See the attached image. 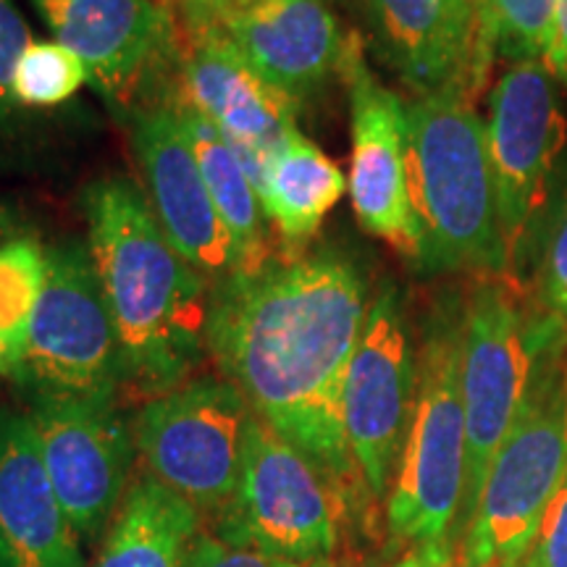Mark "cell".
Instances as JSON below:
<instances>
[{
  "mask_svg": "<svg viewBox=\"0 0 567 567\" xmlns=\"http://www.w3.org/2000/svg\"><path fill=\"white\" fill-rule=\"evenodd\" d=\"M344 189L347 179L337 163L297 130L274 155L258 197L287 250H305Z\"/></svg>",
  "mask_w": 567,
  "mask_h": 567,
  "instance_id": "cell-22",
  "label": "cell"
},
{
  "mask_svg": "<svg viewBox=\"0 0 567 567\" xmlns=\"http://www.w3.org/2000/svg\"><path fill=\"white\" fill-rule=\"evenodd\" d=\"M231 3H239V0H216V11H213V17H216L218 11L226 9V6H231ZM213 17H208V19H213Z\"/></svg>",
  "mask_w": 567,
  "mask_h": 567,
  "instance_id": "cell-36",
  "label": "cell"
},
{
  "mask_svg": "<svg viewBox=\"0 0 567 567\" xmlns=\"http://www.w3.org/2000/svg\"><path fill=\"white\" fill-rule=\"evenodd\" d=\"M13 384L24 396L122 402V347L92 255L80 239L45 247V284Z\"/></svg>",
  "mask_w": 567,
  "mask_h": 567,
  "instance_id": "cell-10",
  "label": "cell"
},
{
  "mask_svg": "<svg viewBox=\"0 0 567 567\" xmlns=\"http://www.w3.org/2000/svg\"><path fill=\"white\" fill-rule=\"evenodd\" d=\"M467 87L408 103V193L417 271H502L486 122Z\"/></svg>",
  "mask_w": 567,
  "mask_h": 567,
  "instance_id": "cell-3",
  "label": "cell"
},
{
  "mask_svg": "<svg viewBox=\"0 0 567 567\" xmlns=\"http://www.w3.org/2000/svg\"><path fill=\"white\" fill-rule=\"evenodd\" d=\"M243 59L295 103L339 74L347 38L326 0H239L213 17Z\"/></svg>",
  "mask_w": 567,
  "mask_h": 567,
  "instance_id": "cell-17",
  "label": "cell"
},
{
  "mask_svg": "<svg viewBox=\"0 0 567 567\" xmlns=\"http://www.w3.org/2000/svg\"><path fill=\"white\" fill-rule=\"evenodd\" d=\"M559 323L530 297L523 276L473 274L463 289L465 488L455 544L476 513L492 460L520 415L538 358Z\"/></svg>",
  "mask_w": 567,
  "mask_h": 567,
  "instance_id": "cell-4",
  "label": "cell"
},
{
  "mask_svg": "<svg viewBox=\"0 0 567 567\" xmlns=\"http://www.w3.org/2000/svg\"><path fill=\"white\" fill-rule=\"evenodd\" d=\"M352 496L252 413L237 492L205 530L237 549L321 563L342 547Z\"/></svg>",
  "mask_w": 567,
  "mask_h": 567,
  "instance_id": "cell-7",
  "label": "cell"
},
{
  "mask_svg": "<svg viewBox=\"0 0 567 567\" xmlns=\"http://www.w3.org/2000/svg\"><path fill=\"white\" fill-rule=\"evenodd\" d=\"M446 9H450L452 17L463 30H467L473 34V40H476V32H473V13H471V3L467 0H444Z\"/></svg>",
  "mask_w": 567,
  "mask_h": 567,
  "instance_id": "cell-34",
  "label": "cell"
},
{
  "mask_svg": "<svg viewBox=\"0 0 567 567\" xmlns=\"http://www.w3.org/2000/svg\"><path fill=\"white\" fill-rule=\"evenodd\" d=\"M463 488V292H446L423 323L413 421L384 505L389 538L405 549L455 542Z\"/></svg>",
  "mask_w": 567,
  "mask_h": 567,
  "instance_id": "cell-5",
  "label": "cell"
},
{
  "mask_svg": "<svg viewBox=\"0 0 567 567\" xmlns=\"http://www.w3.org/2000/svg\"><path fill=\"white\" fill-rule=\"evenodd\" d=\"M250 421L252 410L237 386L218 373L193 375L134 413L142 473L193 505L205 526L237 492Z\"/></svg>",
  "mask_w": 567,
  "mask_h": 567,
  "instance_id": "cell-9",
  "label": "cell"
},
{
  "mask_svg": "<svg viewBox=\"0 0 567 567\" xmlns=\"http://www.w3.org/2000/svg\"><path fill=\"white\" fill-rule=\"evenodd\" d=\"M19 234H24L19 224V213L11 208L9 203L0 200V245L9 243V239L19 237Z\"/></svg>",
  "mask_w": 567,
  "mask_h": 567,
  "instance_id": "cell-33",
  "label": "cell"
},
{
  "mask_svg": "<svg viewBox=\"0 0 567 567\" xmlns=\"http://www.w3.org/2000/svg\"><path fill=\"white\" fill-rule=\"evenodd\" d=\"M339 3H342V0H339Z\"/></svg>",
  "mask_w": 567,
  "mask_h": 567,
  "instance_id": "cell-37",
  "label": "cell"
},
{
  "mask_svg": "<svg viewBox=\"0 0 567 567\" xmlns=\"http://www.w3.org/2000/svg\"><path fill=\"white\" fill-rule=\"evenodd\" d=\"M417 392V350L405 305L384 287L368 308L363 334L347 368L342 423L347 446L373 505L392 492Z\"/></svg>",
  "mask_w": 567,
  "mask_h": 567,
  "instance_id": "cell-11",
  "label": "cell"
},
{
  "mask_svg": "<svg viewBox=\"0 0 567 567\" xmlns=\"http://www.w3.org/2000/svg\"><path fill=\"white\" fill-rule=\"evenodd\" d=\"M368 308L358 266L321 247L287 250L258 271L213 281L205 323L216 373L354 502L371 496L347 446L342 394Z\"/></svg>",
  "mask_w": 567,
  "mask_h": 567,
  "instance_id": "cell-1",
  "label": "cell"
},
{
  "mask_svg": "<svg viewBox=\"0 0 567 567\" xmlns=\"http://www.w3.org/2000/svg\"><path fill=\"white\" fill-rule=\"evenodd\" d=\"M375 45L417 95L446 87L481 92L476 40L463 30L444 0H363Z\"/></svg>",
  "mask_w": 567,
  "mask_h": 567,
  "instance_id": "cell-19",
  "label": "cell"
},
{
  "mask_svg": "<svg viewBox=\"0 0 567 567\" xmlns=\"http://www.w3.org/2000/svg\"><path fill=\"white\" fill-rule=\"evenodd\" d=\"M32 32L13 0H0V130L19 116L13 97V71L21 53L32 45Z\"/></svg>",
  "mask_w": 567,
  "mask_h": 567,
  "instance_id": "cell-27",
  "label": "cell"
},
{
  "mask_svg": "<svg viewBox=\"0 0 567 567\" xmlns=\"http://www.w3.org/2000/svg\"><path fill=\"white\" fill-rule=\"evenodd\" d=\"M168 95L193 105L229 140L260 195L274 155L297 132V103L243 59L213 19H182Z\"/></svg>",
  "mask_w": 567,
  "mask_h": 567,
  "instance_id": "cell-13",
  "label": "cell"
},
{
  "mask_svg": "<svg viewBox=\"0 0 567 567\" xmlns=\"http://www.w3.org/2000/svg\"><path fill=\"white\" fill-rule=\"evenodd\" d=\"M567 476V326L538 358L520 415L488 467L476 513L457 544L460 567L517 563Z\"/></svg>",
  "mask_w": 567,
  "mask_h": 567,
  "instance_id": "cell-6",
  "label": "cell"
},
{
  "mask_svg": "<svg viewBox=\"0 0 567 567\" xmlns=\"http://www.w3.org/2000/svg\"><path fill=\"white\" fill-rule=\"evenodd\" d=\"M526 555L534 567H567V476L549 502Z\"/></svg>",
  "mask_w": 567,
  "mask_h": 567,
  "instance_id": "cell-29",
  "label": "cell"
},
{
  "mask_svg": "<svg viewBox=\"0 0 567 567\" xmlns=\"http://www.w3.org/2000/svg\"><path fill=\"white\" fill-rule=\"evenodd\" d=\"M48 478L84 547L109 534L134 481L137 444L118 400L27 396Z\"/></svg>",
  "mask_w": 567,
  "mask_h": 567,
  "instance_id": "cell-12",
  "label": "cell"
},
{
  "mask_svg": "<svg viewBox=\"0 0 567 567\" xmlns=\"http://www.w3.org/2000/svg\"><path fill=\"white\" fill-rule=\"evenodd\" d=\"M542 243L536 297L567 326V200L547 221Z\"/></svg>",
  "mask_w": 567,
  "mask_h": 567,
  "instance_id": "cell-26",
  "label": "cell"
},
{
  "mask_svg": "<svg viewBox=\"0 0 567 567\" xmlns=\"http://www.w3.org/2000/svg\"><path fill=\"white\" fill-rule=\"evenodd\" d=\"M55 42L84 61L90 84L118 111L168 87L179 59V21L163 0H32Z\"/></svg>",
  "mask_w": 567,
  "mask_h": 567,
  "instance_id": "cell-14",
  "label": "cell"
},
{
  "mask_svg": "<svg viewBox=\"0 0 567 567\" xmlns=\"http://www.w3.org/2000/svg\"><path fill=\"white\" fill-rule=\"evenodd\" d=\"M45 284V245L19 234L0 245V379L17 381Z\"/></svg>",
  "mask_w": 567,
  "mask_h": 567,
  "instance_id": "cell-24",
  "label": "cell"
},
{
  "mask_svg": "<svg viewBox=\"0 0 567 567\" xmlns=\"http://www.w3.org/2000/svg\"><path fill=\"white\" fill-rule=\"evenodd\" d=\"M565 145L567 118L547 63H509L488 92L486 113L502 271L523 276V266L544 237Z\"/></svg>",
  "mask_w": 567,
  "mask_h": 567,
  "instance_id": "cell-8",
  "label": "cell"
},
{
  "mask_svg": "<svg viewBox=\"0 0 567 567\" xmlns=\"http://www.w3.org/2000/svg\"><path fill=\"white\" fill-rule=\"evenodd\" d=\"M200 528L203 517L193 505L142 473L132 481L90 567H182Z\"/></svg>",
  "mask_w": 567,
  "mask_h": 567,
  "instance_id": "cell-21",
  "label": "cell"
},
{
  "mask_svg": "<svg viewBox=\"0 0 567 567\" xmlns=\"http://www.w3.org/2000/svg\"><path fill=\"white\" fill-rule=\"evenodd\" d=\"M126 124L142 174V195L168 243L210 284L229 276V237L174 105L142 103L126 111Z\"/></svg>",
  "mask_w": 567,
  "mask_h": 567,
  "instance_id": "cell-16",
  "label": "cell"
},
{
  "mask_svg": "<svg viewBox=\"0 0 567 567\" xmlns=\"http://www.w3.org/2000/svg\"><path fill=\"white\" fill-rule=\"evenodd\" d=\"M544 63L549 66L555 82L567 84V0H557L555 30H551V42Z\"/></svg>",
  "mask_w": 567,
  "mask_h": 567,
  "instance_id": "cell-31",
  "label": "cell"
},
{
  "mask_svg": "<svg viewBox=\"0 0 567 567\" xmlns=\"http://www.w3.org/2000/svg\"><path fill=\"white\" fill-rule=\"evenodd\" d=\"M182 11V19H208L216 11V0H163Z\"/></svg>",
  "mask_w": 567,
  "mask_h": 567,
  "instance_id": "cell-32",
  "label": "cell"
},
{
  "mask_svg": "<svg viewBox=\"0 0 567 567\" xmlns=\"http://www.w3.org/2000/svg\"><path fill=\"white\" fill-rule=\"evenodd\" d=\"M182 567H337L334 559H321V563H297V559L268 557L252 549H237L224 544L210 530L200 528L184 551Z\"/></svg>",
  "mask_w": 567,
  "mask_h": 567,
  "instance_id": "cell-28",
  "label": "cell"
},
{
  "mask_svg": "<svg viewBox=\"0 0 567 567\" xmlns=\"http://www.w3.org/2000/svg\"><path fill=\"white\" fill-rule=\"evenodd\" d=\"M166 103L174 105L176 116H179L184 132H187L205 187H208L210 200L216 205L226 237H229L231 274L258 271L271 258L266 213L243 161L234 153L229 140L193 105L176 101L172 95H166Z\"/></svg>",
  "mask_w": 567,
  "mask_h": 567,
  "instance_id": "cell-20",
  "label": "cell"
},
{
  "mask_svg": "<svg viewBox=\"0 0 567 567\" xmlns=\"http://www.w3.org/2000/svg\"><path fill=\"white\" fill-rule=\"evenodd\" d=\"M476 32L481 82L494 61L547 59L557 0H467Z\"/></svg>",
  "mask_w": 567,
  "mask_h": 567,
  "instance_id": "cell-23",
  "label": "cell"
},
{
  "mask_svg": "<svg viewBox=\"0 0 567 567\" xmlns=\"http://www.w3.org/2000/svg\"><path fill=\"white\" fill-rule=\"evenodd\" d=\"M27 410H0V567H87Z\"/></svg>",
  "mask_w": 567,
  "mask_h": 567,
  "instance_id": "cell-18",
  "label": "cell"
},
{
  "mask_svg": "<svg viewBox=\"0 0 567 567\" xmlns=\"http://www.w3.org/2000/svg\"><path fill=\"white\" fill-rule=\"evenodd\" d=\"M92 255L124 358V389L151 400L182 386L203 363L210 281L197 274L124 179L92 182L82 193Z\"/></svg>",
  "mask_w": 567,
  "mask_h": 567,
  "instance_id": "cell-2",
  "label": "cell"
},
{
  "mask_svg": "<svg viewBox=\"0 0 567 567\" xmlns=\"http://www.w3.org/2000/svg\"><path fill=\"white\" fill-rule=\"evenodd\" d=\"M90 71L74 51L61 42H32L13 71V97L19 109H53L71 101L84 84Z\"/></svg>",
  "mask_w": 567,
  "mask_h": 567,
  "instance_id": "cell-25",
  "label": "cell"
},
{
  "mask_svg": "<svg viewBox=\"0 0 567 567\" xmlns=\"http://www.w3.org/2000/svg\"><path fill=\"white\" fill-rule=\"evenodd\" d=\"M339 74L350 84L354 216L368 234L413 260L417 234L408 193V105L371 74L358 34L344 42Z\"/></svg>",
  "mask_w": 567,
  "mask_h": 567,
  "instance_id": "cell-15",
  "label": "cell"
},
{
  "mask_svg": "<svg viewBox=\"0 0 567 567\" xmlns=\"http://www.w3.org/2000/svg\"><path fill=\"white\" fill-rule=\"evenodd\" d=\"M389 567H460L457 544L452 538H439V542L417 544L402 551Z\"/></svg>",
  "mask_w": 567,
  "mask_h": 567,
  "instance_id": "cell-30",
  "label": "cell"
},
{
  "mask_svg": "<svg viewBox=\"0 0 567 567\" xmlns=\"http://www.w3.org/2000/svg\"><path fill=\"white\" fill-rule=\"evenodd\" d=\"M499 567H534V563H530L528 555H523L517 563H509V565H499Z\"/></svg>",
  "mask_w": 567,
  "mask_h": 567,
  "instance_id": "cell-35",
  "label": "cell"
}]
</instances>
